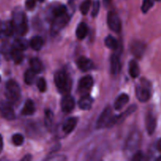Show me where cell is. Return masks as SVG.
Returning <instances> with one entry per match:
<instances>
[{
  "instance_id": "6da1fadb",
  "label": "cell",
  "mask_w": 161,
  "mask_h": 161,
  "mask_svg": "<svg viewBox=\"0 0 161 161\" xmlns=\"http://www.w3.org/2000/svg\"><path fill=\"white\" fill-rule=\"evenodd\" d=\"M12 25L14 29L17 34L24 36L28 31V25H27L26 17L24 13L17 12L14 15V18L12 20Z\"/></svg>"
},
{
  "instance_id": "7a4b0ae2",
  "label": "cell",
  "mask_w": 161,
  "mask_h": 161,
  "mask_svg": "<svg viewBox=\"0 0 161 161\" xmlns=\"http://www.w3.org/2000/svg\"><path fill=\"white\" fill-rule=\"evenodd\" d=\"M114 118L113 112L110 107H107L104 109L102 114L100 115L99 118L97 119V124H96V128L102 129L105 127H111L114 124Z\"/></svg>"
},
{
  "instance_id": "3957f363",
  "label": "cell",
  "mask_w": 161,
  "mask_h": 161,
  "mask_svg": "<svg viewBox=\"0 0 161 161\" xmlns=\"http://www.w3.org/2000/svg\"><path fill=\"white\" fill-rule=\"evenodd\" d=\"M6 97L10 102H15L19 100L20 96V89L17 83L14 80H9L6 85Z\"/></svg>"
},
{
  "instance_id": "277c9868",
  "label": "cell",
  "mask_w": 161,
  "mask_h": 161,
  "mask_svg": "<svg viewBox=\"0 0 161 161\" xmlns=\"http://www.w3.org/2000/svg\"><path fill=\"white\" fill-rule=\"evenodd\" d=\"M54 83L61 93L67 92L70 89V81L64 71H58L54 75Z\"/></svg>"
},
{
  "instance_id": "5b68a950",
  "label": "cell",
  "mask_w": 161,
  "mask_h": 161,
  "mask_svg": "<svg viewBox=\"0 0 161 161\" xmlns=\"http://www.w3.org/2000/svg\"><path fill=\"white\" fill-rule=\"evenodd\" d=\"M136 96L141 102H146L151 97V86L149 82L143 80L136 87Z\"/></svg>"
},
{
  "instance_id": "8992f818",
  "label": "cell",
  "mask_w": 161,
  "mask_h": 161,
  "mask_svg": "<svg viewBox=\"0 0 161 161\" xmlns=\"http://www.w3.org/2000/svg\"><path fill=\"white\" fill-rule=\"evenodd\" d=\"M69 21V14H63V15L58 16V17H55L53 19V21L52 23L51 26V32L52 34L54 35L59 32L63 28L67 25V24Z\"/></svg>"
},
{
  "instance_id": "52a82bcc",
  "label": "cell",
  "mask_w": 161,
  "mask_h": 161,
  "mask_svg": "<svg viewBox=\"0 0 161 161\" xmlns=\"http://www.w3.org/2000/svg\"><path fill=\"white\" fill-rule=\"evenodd\" d=\"M107 22L110 29L114 32H119L121 30V21L119 16L114 11L108 12L107 16Z\"/></svg>"
},
{
  "instance_id": "ba28073f",
  "label": "cell",
  "mask_w": 161,
  "mask_h": 161,
  "mask_svg": "<svg viewBox=\"0 0 161 161\" xmlns=\"http://www.w3.org/2000/svg\"><path fill=\"white\" fill-rule=\"evenodd\" d=\"M140 142H141V135L138 130H135L128 137V139L126 142L125 149L130 152L135 150L140 145Z\"/></svg>"
},
{
  "instance_id": "9c48e42d",
  "label": "cell",
  "mask_w": 161,
  "mask_h": 161,
  "mask_svg": "<svg viewBox=\"0 0 161 161\" xmlns=\"http://www.w3.org/2000/svg\"><path fill=\"white\" fill-rule=\"evenodd\" d=\"M157 119L156 115L154 114L152 110L148 111L146 116V128L149 135H152L155 132L156 128H157Z\"/></svg>"
},
{
  "instance_id": "30bf717a",
  "label": "cell",
  "mask_w": 161,
  "mask_h": 161,
  "mask_svg": "<svg viewBox=\"0 0 161 161\" xmlns=\"http://www.w3.org/2000/svg\"><path fill=\"white\" fill-rule=\"evenodd\" d=\"M0 115L8 120H11L15 118L14 108L9 102L0 103Z\"/></svg>"
},
{
  "instance_id": "8fae6325",
  "label": "cell",
  "mask_w": 161,
  "mask_h": 161,
  "mask_svg": "<svg viewBox=\"0 0 161 161\" xmlns=\"http://www.w3.org/2000/svg\"><path fill=\"white\" fill-rule=\"evenodd\" d=\"M146 44L141 41H135L130 46V51L136 58H141L146 51Z\"/></svg>"
},
{
  "instance_id": "7c38bea8",
  "label": "cell",
  "mask_w": 161,
  "mask_h": 161,
  "mask_svg": "<svg viewBox=\"0 0 161 161\" xmlns=\"http://www.w3.org/2000/svg\"><path fill=\"white\" fill-rule=\"evenodd\" d=\"M93 83H94V80L91 75H86L83 77L79 82V91L82 93H86L92 87Z\"/></svg>"
},
{
  "instance_id": "4fadbf2b",
  "label": "cell",
  "mask_w": 161,
  "mask_h": 161,
  "mask_svg": "<svg viewBox=\"0 0 161 161\" xmlns=\"http://www.w3.org/2000/svg\"><path fill=\"white\" fill-rule=\"evenodd\" d=\"M76 64L78 66L79 69H80L83 72H87L91 70L94 68V63L89 58L86 57H80L77 59Z\"/></svg>"
},
{
  "instance_id": "5bb4252c",
  "label": "cell",
  "mask_w": 161,
  "mask_h": 161,
  "mask_svg": "<svg viewBox=\"0 0 161 161\" xmlns=\"http://www.w3.org/2000/svg\"><path fill=\"white\" fill-rule=\"evenodd\" d=\"M61 108L64 113H70L75 108V100L71 95H66L61 101Z\"/></svg>"
},
{
  "instance_id": "9a60e30c",
  "label": "cell",
  "mask_w": 161,
  "mask_h": 161,
  "mask_svg": "<svg viewBox=\"0 0 161 161\" xmlns=\"http://www.w3.org/2000/svg\"><path fill=\"white\" fill-rule=\"evenodd\" d=\"M93 102L94 100H93L92 97L86 94L79 101V106L83 110H89L92 107Z\"/></svg>"
},
{
  "instance_id": "2e32d148",
  "label": "cell",
  "mask_w": 161,
  "mask_h": 161,
  "mask_svg": "<svg viewBox=\"0 0 161 161\" xmlns=\"http://www.w3.org/2000/svg\"><path fill=\"white\" fill-rule=\"evenodd\" d=\"M121 69L120 61L119 58L116 54H113L111 57V62H110V70L111 73L113 75H117Z\"/></svg>"
},
{
  "instance_id": "e0dca14e",
  "label": "cell",
  "mask_w": 161,
  "mask_h": 161,
  "mask_svg": "<svg viewBox=\"0 0 161 161\" xmlns=\"http://www.w3.org/2000/svg\"><path fill=\"white\" fill-rule=\"evenodd\" d=\"M129 96L127 94H121L115 101L114 108L116 110H120L128 103Z\"/></svg>"
},
{
  "instance_id": "ac0fdd59",
  "label": "cell",
  "mask_w": 161,
  "mask_h": 161,
  "mask_svg": "<svg viewBox=\"0 0 161 161\" xmlns=\"http://www.w3.org/2000/svg\"><path fill=\"white\" fill-rule=\"evenodd\" d=\"M77 124V119L75 117H71L66 119L62 127L63 131L65 134H69L75 129Z\"/></svg>"
},
{
  "instance_id": "d6986e66",
  "label": "cell",
  "mask_w": 161,
  "mask_h": 161,
  "mask_svg": "<svg viewBox=\"0 0 161 161\" xmlns=\"http://www.w3.org/2000/svg\"><path fill=\"white\" fill-rule=\"evenodd\" d=\"M36 111V108H35V104L32 100L31 99H28L25 102V106L21 110V114L24 116H31Z\"/></svg>"
},
{
  "instance_id": "ffe728a7",
  "label": "cell",
  "mask_w": 161,
  "mask_h": 161,
  "mask_svg": "<svg viewBox=\"0 0 161 161\" xmlns=\"http://www.w3.org/2000/svg\"><path fill=\"white\" fill-rule=\"evenodd\" d=\"M140 69L138 63L135 60H131L129 62V74L132 78H137L139 75Z\"/></svg>"
},
{
  "instance_id": "44dd1931",
  "label": "cell",
  "mask_w": 161,
  "mask_h": 161,
  "mask_svg": "<svg viewBox=\"0 0 161 161\" xmlns=\"http://www.w3.org/2000/svg\"><path fill=\"white\" fill-rule=\"evenodd\" d=\"M88 33V27L87 25L85 23L82 22L80 25H78L76 28V31H75V35H76V37L79 39H84Z\"/></svg>"
},
{
  "instance_id": "7402d4cb",
  "label": "cell",
  "mask_w": 161,
  "mask_h": 161,
  "mask_svg": "<svg viewBox=\"0 0 161 161\" xmlns=\"http://www.w3.org/2000/svg\"><path fill=\"white\" fill-rule=\"evenodd\" d=\"M10 57L16 64H19L24 59V54L22 53V50L13 48V47L10 50Z\"/></svg>"
},
{
  "instance_id": "603a6c76",
  "label": "cell",
  "mask_w": 161,
  "mask_h": 161,
  "mask_svg": "<svg viewBox=\"0 0 161 161\" xmlns=\"http://www.w3.org/2000/svg\"><path fill=\"white\" fill-rule=\"evenodd\" d=\"M43 45V39L40 36H34L30 41V46L35 50H39Z\"/></svg>"
},
{
  "instance_id": "cb8c5ba5",
  "label": "cell",
  "mask_w": 161,
  "mask_h": 161,
  "mask_svg": "<svg viewBox=\"0 0 161 161\" xmlns=\"http://www.w3.org/2000/svg\"><path fill=\"white\" fill-rule=\"evenodd\" d=\"M30 65H31V69H32L36 73H40L43 69L42 62L38 58H32L30 61Z\"/></svg>"
},
{
  "instance_id": "d4e9b609",
  "label": "cell",
  "mask_w": 161,
  "mask_h": 161,
  "mask_svg": "<svg viewBox=\"0 0 161 161\" xmlns=\"http://www.w3.org/2000/svg\"><path fill=\"white\" fill-rule=\"evenodd\" d=\"M36 73L32 69H28L25 73V82L28 85H31L36 81Z\"/></svg>"
},
{
  "instance_id": "484cf974",
  "label": "cell",
  "mask_w": 161,
  "mask_h": 161,
  "mask_svg": "<svg viewBox=\"0 0 161 161\" xmlns=\"http://www.w3.org/2000/svg\"><path fill=\"white\" fill-rule=\"evenodd\" d=\"M105 44L108 48L111 50H116L118 47L117 40L112 36H108L105 38Z\"/></svg>"
},
{
  "instance_id": "4316f807",
  "label": "cell",
  "mask_w": 161,
  "mask_h": 161,
  "mask_svg": "<svg viewBox=\"0 0 161 161\" xmlns=\"http://www.w3.org/2000/svg\"><path fill=\"white\" fill-rule=\"evenodd\" d=\"M28 42L25 39H16L14 41V44H13V48H15L17 49V50H25L28 48Z\"/></svg>"
},
{
  "instance_id": "83f0119b",
  "label": "cell",
  "mask_w": 161,
  "mask_h": 161,
  "mask_svg": "<svg viewBox=\"0 0 161 161\" xmlns=\"http://www.w3.org/2000/svg\"><path fill=\"white\" fill-rule=\"evenodd\" d=\"M66 13H67V8H66V6H64V5H61V6H57V7H55L54 9H53V17L63 15V14H66Z\"/></svg>"
},
{
  "instance_id": "f1b7e54d",
  "label": "cell",
  "mask_w": 161,
  "mask_h": 161,
  "mask_svg": "<svg viewBox=\"0 0 161 161\" xmlns=\"http://www.w3.org/2000/svg\"><path fill=\"white\" fill-rule=\"evenodd\" d=\"M24 140H25V138L21 134H15L12 137L13 143L17 146H21L24 143Z\"/></svg>"
},
{
  "instance_id": "f546056e",
  "label": "cell",
  "mask_w": 161,
  "mask_h": 161,
  "mask_svg": "<svg viewBox=\"0 0 161 161\" xmlns=\"http://www.w3.org/2000/svg\"><path fill=\"white\" fill-rule=\"evenodd\" d=\"M91 0H84L80 6V11L83 15H86L91 8Z\"/></svg>"
},
{
  "instance_id": "4dcf8cb0",
  "label": "cell",
  "mask_w": 161,
  "mask_h": 161,
  "mask_svg": "<svg viewBox=\"0 0 161 161\" xmlns=\"http://www.w3.org/2000/svg\"><path fill=\"white\" fill-rule=\"evenodd\" d=\"M153 6V0H143L142 6V11L144 14H146Z\"/></svg>"
},
{
  "instance_id": "1f68e13d",
  "label": "cell",
  "mask_w": 161,
  "mask_h": 161,
  "mask_svg": "<svg viewBox=\"0 0 161 161\" xmlns=\"http://www.w3.org/2000/svg\"><path fill=\"white\" fill-rule=\"evenodd\" d=\"M100 2L99 0H95L93 3V8H92V12H91V15L92 17H97L98 14L99 10H100Z\"/></svg>"
},
{
  "instance_id": "d6a6232c",
  "label": "cell",
  "mask_w": 161,
  "mask_h": 161,
  "mask_svg": "<svg viewBox=\"0 0 161 161\" xmlns=\"http://www.w3.org/2000/svg\"><path fill=\"white\" fill-rule=\"evenodd\" d=\"M37 86L41 92H45L47 90V83L44 78H39L37 80Z\"/></svg>"
},
{
  "instance_id": "836d02e7",
  "label": "cell",
  "mask_w": 161,
  "mask_h": 161,
  "mask_svg": "<svg viewBox=\"0 0 161 161\" xmlns=\"http://www.w3.org/2000/svg\"><path fill=\"white\" fill-rule=\"evenodd\" d=\"M46 124L47 126L51 125L52 120H53V113L50 110H47L46 112Z\"/></svg>"
},
{
  "instance_id": "e575fe53",
  "label": "cell",
  "mask_w": 161,
  "mask_h": 161,
  "mask_svg": "<svg viewBox=\"0 0 161 161\" xmlns=\"http://www.w3.org/2000/svg\"><path fill=\"white\" fill-rule=\"evenodd\" d=\"M36 5V0H26L25 1V7L28 10H32Z\"/></svg>"
},
{
  "instance_id": "d590c367",
  "label": "cell",
  "mask_w": 161,
  "mask_h": 161,
  "mask_svg": "<svg viewBox=\"0 0 161 161\" xmlns=\"http://www.w3.org/2000/svg\"><path fill=\"white\" fill-rule=\"evenodd\" d=\"M144 153L142 151H138L137 153H135V154L133 156L131 160L133 161H141L144 160Z\"/></svg>"
},
{
  "instance_id": "8d00e7d4",
  "label": "cell",
  "mask_w": 161,
  "mask_h": 161,
  "mask_svg": "<svg viewBox=\"0 0 161 161\" xmlns=\"http://www.w3.org/2000/svg\"><path fill=\"white\" fill-rule=\"evenodd\" d=\"M156 148H157V150L161 153V138L157 142V144H156Z\"/></svg>"
},
{
  "instance_id": "74e56055",
  "label": "cell",
  "mask_w": 161,
  "mask_h": 161,
  "mask_svg": "<svg viewBox=\"0 0 161 161\" xmlns=\"http://www.w3.org/2000/svg\"><path fill=\"white\" fill-rule=\"evenodd\" d=\"M3 149V137L2 135H0V153H2Z\"/></svg>"
},
{
  "instance_id": "f35d334b",
  "label": "cell",
  "mask_w": 161,
  "mask_h": 161,
  "mask_svg": "<svg viewBox=\"0 0 161 161\" xmlns=\"http://www.w3.org/2000/svg\"><path fill=\"white\" fill-rule=\"evenodd\" d=\"M31 160V156L29 155V154H28V155L25 156L24 158H22L21 160L23 161H28V160Z\"/></svg>"
},
{
  "instance_id": "ab89813d",
  "label": "cell",
  "mask_w": 161,
  "mask_h": 161,
  "mask_svg": "<svg viewBox=\"0 0 161 161\" xmlns=\"http://www.w3.org/2000/svg\"><path fill=\"white\" fill-rule=\"evenodd\" d=\"M103 3H104V5L107 6L109 5L110 3H111V0H103Z\"/></svg>"
},
{
  "instance_id": "60d3db41",
  "label": "cell",
  "mask_w": 161,
  "mask_h": 161,
  "mask_svg": "<svg viewBox=\"0 0 161 161\" xmlns=\"http://www.w3.org/2000/svg\"><path fill=\"white\" fill-rule=\"evenodd\" d=\"M156 160H157V161H160V160H161V156H160V157H157V158L156 159Z\"/></svg>"
},
{
  "instance_id": "b9f144b4",
  "label": "cell",
  "mask_w": 161,
  "mask_h": 161,
  "mask_svg": "<svg viewBox=\"0 0 161 161\" xmlns=\"http://www.w3.org/2000/svg\"><path fill=\"white\" fill-rule=\"evenodd\" d=\"M74 1H75V0H69V3H73Z\"/></svg>"
},
{
  "instance_id": "7bdbcfd3",
  "label": "cell",
  "mask_w": 161,
  "mask_h": 161,
  "mask_svg": "<svg viewBox=\"0 0 161 161\" xmlns=\"http://www.w3.org/2000/svg\"><path fill=\"white\" fill-rule=\"evenodd\" d=\"M39 2H43L44 0H39Z\"/></svg>"
},
{
  "instance_id": "ee69618b",
  "label": "cell",
  "mask_w": 161,
  "mask_h": 161,
  "mask_svg": "<svg viewBox=\"0 0 161 161\" xmlns=\"http://www.w3.org/2000/svg\"><path fill=\"white\" fill-rule=\"evenodd\" d=\"M0 80H1V76H0Z\"/></svg>"
},
{
  "instance_id": "f6af8a7d",
  "label": "cell",
  "mask_w": 161,
  "mask_h": 161,
  "mask_svg": "<svg viewBox=\"0 0 161 161\" xmlns=\"http://www.w3.org/2000/svg\"><path fill=\"white\" fill-rule=\"evenodd\" d=\"M157 1H160V0H157Z\"/></svg>"
}]
</instances>
